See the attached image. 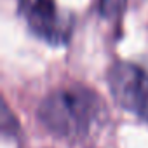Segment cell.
<instances>
[{
    "instance_id": "1",
    "label": "cell",
    "mask_w": 148,
    "mask_h": 148,
    "mask_svg": "<svg viewBox=\"0 0 148 148\" xmlns=\"http://www.w3.org/2000/svg\"><path fill=\"white\" fill-rule=\"evenodd\" d=\"M105 119V101L82 84H68L51 91L38 106V120L45 129L68 141L87 138Z\"/></svg>"
},
{
    "instance_id": "2",
    "label": "cell",
    "mask_w": 148,
    "mask_h": 148,
    "mask_svg": "<svg viewBox=\"0 0 148 148\" xmlns=\"http://www.w3.org/2000/svg\"><path fill=\"white\" fill-rule=\"evenodd\" d=\"M115 103L148 122V71L132 61H115L106 75Z\"/></svg>"
},
{
    "instance_id": "3",
    "label": "cell",
    "mask_w": 148,
    "mask_h": 148,
    "mask_svg": "<svg viewBox=\"0 0 148 148\" xmlns=\"http://www.w3.org/2000/svg\"><path fill=\"white\" fill-rule=\"evenodd\" d=\"M18 14L32 35L49 45H64L70 40L73 21L56 0H18Z\"/></svg>"
},
{
    "instance_id": "4",
    "label": "cell",
    "mask_w": 148,
    "mask_h": 148,
    "mask_svg": "<svg viewBox=\"0 0 148 148\" xmlns=\"http://www.w3.org/2000/svg\"><path fill=\"white\" fill-rule=\"evenodd\" d=\"M129 0H98V12L103 19L119 23L127 9Z\"/></svg>"
}]
</instances>
